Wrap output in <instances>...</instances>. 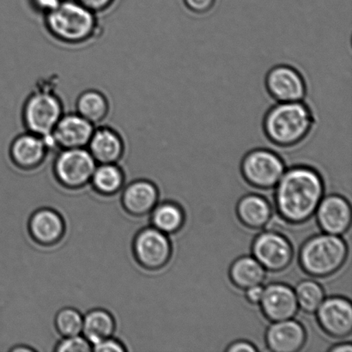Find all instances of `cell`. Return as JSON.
Wrapping results in <instances>:
<instances>
[{
	"mask_svg": "<svg viewBox=\"0 0 352 352\" xmlns=\"http://www.w3.org/2000/svg\"><path fill=\"white\" fill-rule=\"evenodd\" d=\"M275 205L285 222L300 224L311 219L324 196L322 175L315 168L296 165L276 185Z\"/></svg>",
	"mask_w": 352,
	"mask_h": 352,
	"instance_id": "obj_1",
	"label": "cell"
},
{
	"mask_svg": "<svg viewBox=\"0 0 352 352\" xmlns=\"http://www.w3.org/2000/svg\"><path fill=\"white\" fill-rule=\"evenodd\" d=\"M315 122L306 102H278L265 116L264 127L268 139L276 146L292 147L306 139Z\"/></svg>",
	"mask_w": 352,
	"mask_h": 352,
	"instance_id": "obj_2",
	"label": "cell"
},
{
	"mask_svg": "<svg viewBox=\"0 0 352 352\" xmlns=\"http://www.w3.org/2000/svg\"><path fill=\"white\" fill-rule=\"evenodd\" d=\"M46 26L55 39L67 44L87 41L98 28L96 13L77 0H63L60 6L46 14Z\"/></svg>",
	"mask_w": 352,
	"mask_h": 352,
	"instance_id": "obj_3",
	"label": "cell"
},
{
	"mask_svg": "<svg viewBox=\"0 0 352 352\" xmlns=\"http://www.w3.org/2000/svg\"><path fill=\"white\" fill-rule=\"evenodd\" d=\"M347 256L348 247L343 238L325 233L310 238L302 245L299 262L307 274L326 278L339 271Z\"/></svg>",
	"mask_w": 352,
	"mask_h": 352,
	"instance_id": "obj_4",
	"label": "cell"
},
{
	"mask_svg": "<svg viewBox=\"0 0 352 352\" xmlns=\"http://www.w3.org/2000/svg\"><path fill=\"white\" fill-rule=\"evenodd\" d=\"M60 98L50 91L33 93L23 107V122L28 132L50 138L58 120L63 116Z\"/></svg>",
	"mask_w": 352,
	"mask_h": 352,
	"instance_id": "obj_5",
	"label": "cell"
},
{
	"mask_svg": "<svg viewBox=\"0 0 352 352\" xmlns=\"http://www.w3.org/2000/svg\"><path fill=\"white\" fill-rule=\"evenodd\" d=\"M285 162L275 151L255 149L243 157L241 173L248 184L260 189H270L278 184L286 170Z\"/></svg>",
	"mask_w": 352,
	"mask_h": 352,
	"instance_id": "obj_6",
	"label": "cell"
},
{
	"mask_svg": "<svg viewBox=\"0 0 352 352\" xmlns=\"http://www.w3.org/2000/svg\"><path fill=\"white\" fill-rule=\"evenodd\" d=\"M96 162L88 149H64L58 155L54 172L58 181L68 188H79L91 181Z\"/></svg>",
	"mask_w": 352,
	"mask_h": 352,
	"instance_id": "obj_7",
	"label": "cell"
},
{
	"mask_svg": "<svg viewBox=\"0 0 352 352\" xmlns=\"http://www.w3.org/2000/svg\"><path fill=\"white\" fill-rule=\"evenodd\" d=\"M252 254L265 271L279 272L291 265L293 248L291 243L281 234L265 231L255 238Z\"/></svg>",
	"mask_w": 352,
	"mask_h": 352,
	"instance_id": "obj_8",
	"label": "cell"
},
{
	"mask_svg": "<svg viewBox=\"0 0 352 352\" xmlns=\"http://www.w3.org/2000/svg\"><path fill=\"white\" fill-rule=\"evenodd\" d=\"M134 254L140 263L150 270L166 265L172 254V247L167 234L156 228L140 231L133 244Z\"/></svg>",
	"mask_w": 352,
	"mask_h": 352,
	"instance_id": "obj_9",
	"label": "cell"
},
{
	"mask_svg": "<svg viewBox=\"0 0 352 352\" xmlns=\"http://www.w3.org/2000/svg\"><path fill=\"white\" fill-rule=\"evenodd\" d=\"M267 88L278 102L305 101L306 85L302 75L288 65H276L267 76Z\"/></svg>",
	"mask_w": 352,
	"mask_h": 352,
	"instance_id": "obj_10",
	"label": "cell"
},
{
	"mask_svg": "<svg viewBox=\"0 0 352 352\" xmlns=\"http://www.w3.org/2000/svg\"><path fill=\"white\" fill-rule=\"evenodd\" d=\"M316 313L319 325L327 336L336 339L351 336L352 306L349 300L341 296L324 299Z\"/></svg>",
	"mask_w": 352,
	"mask_h": 352,
	"instance_id": "obj_11",
	"label": "cell"
},
{
	"mask_svg": "<svg viewBox=\"0 0 352 352\" xmlns=\"http://www.w3.org/2000/svg\"><path fill=\"white\" fill-rule=\"evenodd\" d=\"M95 125L78 113L61 116L51 134L54 147L64 149L85 148L94 133Z\"/></svg>",
	"mask_w": 352,
	"mask_h": 352,
	"instance_id": "obj_12",
	"label": "cell"
},
{
	"mask_svg": "<svg viewBox=\"0 0 352 352\" xmlns=\"http://www.w3.org/2000/svg\"><path fill=\"white\" fill-rule=\"evenodd\" d=\"M260 305L265 318L272 322L293 319L299 309L294 289L281 283L264 288Z\"/></svg>",
	"mask_w": 352,
	"mask_h": 352,
	"instance_id": "obj_13",
	"label": "cell"
},
{
	"mask_svg": "<svg viewBox=\"0 0 352 352\" xmlns=\"http://www.w3.org/2000/svg\"><path fill=\"white\" fill-rule=\"evenodd\" d=\"M316 213L318 226L324 233L342 236L350 229L351 206L342 196L333 195L322 198Z\"/></svg>",
	"mask_w": 352,
	"mask_h": 352,
	"instance_id": "obj_14",
	"label": "cell"
},
{
	"mask_svg": "<svg viewBox=\"0 0 352 352\" xmlns=\"http://www.w3.org/2000/svg\"><path fill=\"white\" fill-rule=\"evenodd\" d=\"M306 340L305 327L292 319L272 323L265 336L268 350L274 352H298L305 346Z\"/></svg>",
	"mask_w": 352,
	"mask_h": 352,
	"instance_id": "obj_15",
	"label": "cell"
},
{
	"mask_svg": "<svg viewBox=\"0 0 352 352\" xmlns=\"http://www.w3.org/2000/svg\"><path fill=\"white\" fill-rule=\"evenodd\" d=\"M50 148L45 138L28 132L12 141L10 156L17 167L29 170L43 163Z\"/></svg>",
	"mask_w": 352,
	"mask_h": 352,
	"instance_id": "obj_16",
	"label": "cell"
},
{
	"mask_svg": "<svg viewBox=\"0 0 352 352\" xmlns=\"http://www.w3.org/2000/svg\"><path fill=\"white\" fill-rule=\"evenodd\" d=\"M87 146L96 163L100 164H116L125 153L122 137L109 126L95 129Z\"/></svg>",
	"mask_w": 352,
	"mask_h": 352,
	"instance_id": "obj_17",
	"label": "cell"
},
{
	"mask_svg": "<svg viewBox=\"0 0 352 352\" xmlns=\"http://www.w3.org/2000/svg\"><path fill=\"white\" fill-rule=\"evenodd\" d=\"M236 215L248 229L260 230L270 223L272 210L270 204L263 197L248 195L238 202Z\"/></svg>",
	"mask_w": 352,
	"mask_h": 352,
	"instance_id": "obj_18",
	"label": "cell"
},
{
	"mask_svg": "<svg viewBox=\"0 0 352 352\" xmlns=\"http://www.w3.org/2000/svg\"><path fill=\"white\" fill-rule=\"evenodd\" d=\"M156 186L148 181H137L127 186L123 195L125 208L133 215H144L151 212L158 201Z\"/></svg>",
	"mask_w": 352,
	"mask_h": 352,
	"instance_id": "obj_19",
	"label": "cell"
},
{
	"mask_svg": "<svg viewBox=\"0 0 352 352\" xmlns=\"http://www.w3.org/2000/svg\"><path fill=\"white\" fill-rule=\"evenodd\" d=\"M30 231L37 243H56L64 232L63 220L54 210H40L31 217Z\"/></svg>",
	"mask_w": 352,
	"mask_h": 352,
	"instance_id": "obj_20",
	"label": "cell"
},
{
	"mask_svg": "<svg viewBox=\"0 0 352 352\" xmlns=\"http://www.w3.org/2000/svg\"><path fill=\"white\" fill-rule=\"evenodd\" d=\"M229 276L236 287L246 291L264 282L265 270L254 257L243 256L231 265Z\"/></svg>",
	"mask_w": 352,
	"mask_h": 352,
	"instance_id": "obj_21",
	"label": "cell"
},
{
	"mask_svg": "<svg viewBox=\"0 0 352 352\" xmlns=\"http://www.w3.org/2000/svg\"><path fill=\"white\" fill-rule=\"evenodd\" d=\"M76 113L89 120L93 125H98L109 115L108 98L98 89H86L77 98Z\"/></svg>",
	"mask_w": 352,
	"mask_h": 352,
	"instance_id": "obj_22",
	"label": "cell"
},
{
	"mask_svg": "<svg viewBox=\"0 0 352 352\" xmlns=\"http://www.w3.org/2000/svg\"><path fill=\"white\" fill-rule=\"evenodd\" d=\"M115 329V320L108 311L95 309L84 317L82 333L93 346L107 338L111 337Z\"/></svg>",
	"mask_w": 352,
	"mask_h": 352,
	"instance_id": "obj_23",
	"label": "cell"
},
{
	"mask_svg": "<svg viewBox=\"0 0 352 352\" xmlns=\"http://www.w3.org/2000/svg\"><path fill=\"white\" fill-rule=\"evenodd\" d=\"M184 221L185 215L181 207L171 202L155 206L151 216L153 227L166 234L177 232L182 229Z\"/></svg>",
	"mask_w": 352,
	"mask_h": 352,
	"instance_id": "obj_24",
	"label": "cell"
},
{
	"mask_svg": "<svg viewBox=\"0 0 352 352\" xmlns=\"http://www.w3.org/2000/svg\"><path fill=\"white\" fill-rule=\"evenodd\" d=\"M91 179L99 192L112 195L122 188L124 175L116 164H101L96 167Z\"/></svg>",
	"mask_w": 352,
	"mask_h": 352,
	"instance_id": "obj_25",
	"label": "cell"
},
{
	"mask_svg": "<svg viewBox=\"0 0 352 352\" xmlns=\"http://www.w3.org/2000/svg\"><path fill=\"white\" fill-rule=\"evenodd\" d=\"M295 294L298 308L308 314L316 312L325 299V292L322 285L313 280L299 283L295 289Z\"/></svg>",
	"mask_w": 352,
	"mask_h": 352,
	"instance_id": "obj_26",
	"label": "cell"
},
{
	"mask_svg": "<svg viewBox=\"0 0 352 352\" xmlns=\"http://www.w3.org/2000/svg\"><path fill=\"white\" fill-rule=\"evenodd\" d=\"M84 317L74 309L65 308L58 311L55 318V325L63 337L79 336L82 333Z\"/></svg>",
	"mask_w": 352,
	"mask_h": 352,
	"instance_id": "obj_27",
	"label": "cell"
},
{
	"mask_svg": "<svg viewBox=\"0 0 352 352\" xmlns=\"http://www.w3.org/2000/svg\"><path fill=\"white\" fill-rule=\"evenodd\" d=\"M92 351L91 344L85 337L79 336L64 337L55 347L57 352H89Z\"/></svg>",
	"mask_w": 352,
	"mask_h": 352,
	"instance_id": "obj_28",
	"label": "cell"
},
{
	"mask_svg": "<svg viewBox=\"0 0 352 352\" xmlns=\"http://www.w3.org/2000/svg\"><path fill=\"white\" fill-rule=\"evenodd\" d=\"M92 351L96 352H123L125 351V347L119 341L112 339L111 337L100 341V342L93 344Z\"/></svg>",
	"mask_w": 352,
	"mask_h": 352,
	"instance_id": "obj_29",
	"label": "cell"
},
{
	"mask_svg": "<svg viewBox=\"0 0 352 352\" xmlns=\"http://www.w3.org/2000/svg\"><path fill=\"white\" fill-rule=\"evenodd\" d=\"M77 1L91 12L96 13L109 8L115 0H77Z\"/></svg>",
	"mask_w": 352,
	"mask_h": 352,
	"instance_id": "obj_30",
	"label": "cell"
},
{
	"mask_svg": "<svg viewBox=\"0 0 352 352\" xmlns=\"http://www.w3.org/2000/svg\"><path fill=\"white\" fill-rule=\"evenodd\" d=\"M184 2L192 12H205L212 8L215 0H184Z\"/></svg>",
	"mask_w": 352,
	"mask_h": 352,
	"instance_id": "obj_31",
	"label": "cell"
},
{
	"mask_svg": "<svg viewBox=\"0 0 352 352\" xmlns=\"http://www.w3.org/2000/svg\"><path fill=\"white\" fill-rule=\"evenodd\" d=\"M31 1L33 3L34 8L46 15V14L57 8L63 2V0H31Z\"/></svg>",
	"mask_w": 352,
	"mask_h": 352,
	"instance_id": "obj_32",
	"label": "cell"
},
{
	"mask_svg": "<svg viewBox=\"0 0 352 352\" xmlns=\"http://www.w3.org/2000/svg\"><path fill=\"white\" fill-rule=\"evenodd\" d=\"M264 288L261 285L253 286V287L248 288L246 289V298L247 301L250 305H260L262 295H263Z\"/></svg>",
	"mask_w": 352,
	"mask_h": 352,
	"instance_id": "obj_33",
	"label": "cell"
},
{
	"mask_svg": "<svg viewBox=\"0 0 352 352\" xmlns=\"http://www.w3.org/2000/svg\"><path fill=\"white\" fill-rule=\"evenodd\" d=\"M257 351V348L253 344L244 340L236 341V342L230 344L226 349L228 352H255Z\"/></svg>",
	"mask_w": 352,
	"mask_h": 352,
	"instance_id": "obj_34",
	"label": "cell"
},
{
	"mask_svg": "<svg viewBox=\"0 0 352 352\" xmlns=\"http://www.w3.org/2000/svg\"><path fill=\"white\" fill-rule=\"evenodd\" d=\"M331 352H351L352 346L350 343H343L336 344V346L331 348Z\"/></svg>",
	"mask_w": 352,
	"mask_h": 352,
	"instance_id": "obj_35",
	"label": "cell"
}]
</instances>
